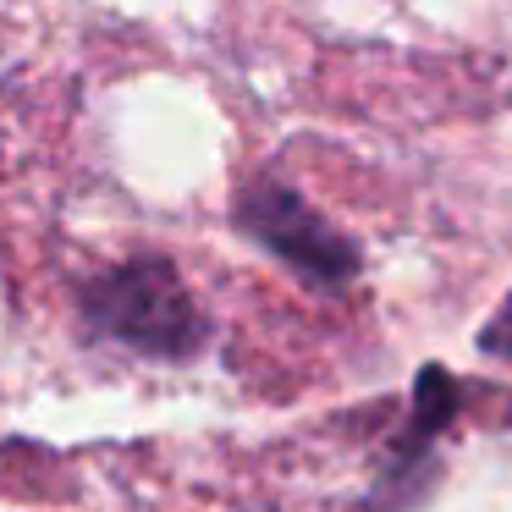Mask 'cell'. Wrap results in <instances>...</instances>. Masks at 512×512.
I'll return each instance as SVG.
<instances>
[{"label": "cell", "mask_w": 512, "mask_h": 512, "mask_svg": "<svg viewBox=\"0 0 512 512\" xmlns=\"http://www.w3.org/2000/svg\"><path fill=\"white\" fill-rule=\"evenodd\" d=\"M479 347H485V353H512V298L501 303L496 320H490L485 331H479Z\"/></svg>", "instance_id": "cell-4"}, {"label": "cell", "mask_w": 512, "mask_h": 512, "mask_svg": "<svg viewBox=\"0 0 512 512\" xmlns=\"http://www.w3.org/2000/svg\"><path fill=\"white\" fill-rule=\"evenodd\" d=\"M78 309L100 342L144 358H166V364H182L210 342V320L166 254H133L100 270L83 287Z\"/></svg>", "instance_id": "cell-1"}, {"label": "cell", "mask_w": 512, "mask_h": 512, "mask_svg": "<svg viewBox=\"0 0 512 512\" xmlns=\"http://www.w3.org/2000/svg\"><path fill=\"white\" fill-rule=\"evenodd\" d=\"M452 413H457V380L446 375L441 364H430L419 375V391H413V419H408V430H402V441H397L386 485H402V479L424 474V452H430V441L452 424Z\"/></svg>", "instance_id": "cell-3"}, {"label": "cell", "mask_w": 512, "mask_h": 512, "mask_svg": "<svg viewBox=\"0 0 512 512\" xmlns=\"http://www.w3.org/2000/svg\"><path fill=\"white\" fill-rule=\"evenodd\" d=\"M232 226L254 248H265L270 259H281L303 281H314V287H347L358 276V248L292 182L270 177V171L248 177L232 193Z\"/></svg>", "instance_id": "cell-2"}]
</instances>
